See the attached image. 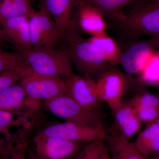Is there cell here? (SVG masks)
Masks as SVG:
<instances>
[{
  "label": "cell",
  "mask_w": 159,
  "mask_h": 159,
  "mask_svg": "<svg viewBox=\"0 0 159 159\" xmlns=\"http://www.w3.org/2000/svg\"><path fill=\"white\" fill-rule=\"evenodd\" d=\"M27 159H41L36 156L34 152H27Z\"/></svg>",
  "instance_id": "cell-30"
},
{
  "label": "cell",
  "mask_w": 159,
  "mask_h": 159,
  "mask_svg": "<svg viewBox=\"0 0 159 159\" xmlns=\"http://www.w3.org/2000/svg\"><path fill=\"white\" fill-rule=\"evenodd\" d=\"M157 49H158V52H159V43L157 47Z\"/></svg>",
  "instance_id": "cell-35"
},
{
  "label": "cell",
  "mask_w": 159,
  "mask_h": 159,
  "mask_svg": "<svg viewBox=\"0 0 159 159\" xmlns=\"http://www.w3.org/2000/svg\"><path fill=\"white\" fill-rule=\"evenodd\" d=\"M37 134L74 142L89 143L95 140L105 139L107 133L103 126L65 122L46 126Z\"/></svg>",
  "instance_id": "cell-7"
},
{
  "label": "cell",
  "mask_w": 159,
  "mask_h": 159,
  "mask_svg": "<svg viewBox=\"0 0 159 159\" xmlns=\"http://www.w3.org/2000/svg\"><path fill=\"white\" fill-rule=\"evenodd\" d=\"M35 11L30 3L10 0H3L0 2V20L2 23L18 16H25L29 18Z\"/></svg>",
  "instance_id": "cell-22"
},
{
  "label": "cell",
  "mask_w": 159,
  "mask_h": 159,
  "mask_svg": "<svg viewBox=\"0 0 159 159\" xmlns=\"http://www.w3.org/2000/svg\"><path fill=\"white\" fill-rule=\"evenodd\" d=\"M104 141L111 159H148L139 152L134 143L119 134H107Z\"/></svg>",
  "instance_id": "cell-17"
},
{
  "label": "cell",
  "mask_w": 159,
  "mask_h": 159,
  "mask_svg": "<svg viewBox=\"0 0 159 159\" xmlns=\"http://www.w3.org/2000/svg\"><path fill=\"white\" fill-rule=\"evenodd\" d=\"M33 142L34 153L41 159H70L87 144L39 134Z\"/></svg>",
  "instance_id": "cell-11"
},
{
  "label": "cell",
  "mask_w": 159,
  "mask_h": 159,
  "mask_svg": "<svg viewBox=\"0 0 159 159\" xmlns=\"http://www.w3.org/2000/svg\"><path fill=\"white\" fill-rule=\"evenodd\" d=\"M39 102L27 96L20 80L0 93V110L17 116H30L36 113Z\"/></svg>",
  "instance_id": "cell-12"
},
{
  "label": "cell",
  "mask_w": 159,
  "mask_h": 159,
  "mask_svg": "<svg viewBox=\"0 0 159 159\" xmlns=\"http://www.w3.org/2000/svg\"><path fill=\"white\" fill-rule=\"evenodd\" d=\"M107 149L104 139L95 140L86 144L70 159H102Z\"/></svg>",
  "instance_id": "cell-26"
},
{
  "label": "cell",
  "mask_w": 159,
  "mask_h": 159,
  "mask_svg": "<svg viewBox=\"0 0 159 159\" xmlns=\"http://www.w3.org/2000/svg\"><path fill=\"white\" fill-rule=\"evenodd\" d=\"M93 6L102 15L107 24L120 14L122 9L135 0H83Z\"/></svg>",
  "instance_id": "cell-20"
},
{
  "label": "cell",
  "mask_w": 159,
  "mask_h": 159,
  "mask_svg": "<svg viewBox=\"0 0 159 159\" xmlns=\"http://www.w3.org/2000/svg\"><path fill=\"white\" fill-rule=\"evenodd\" d=\"M128 83L125 75L112 67L96 80L98 96L102 102L108 104L112 112L122 103Z\"/></svg>",
  "instance_id": "cell-9"
},
{
  "label": "cell",
  "mask_w": 159,
  "mask_h": 159,
  "mask_svg": "<svg viewBox=\"0 0 159 159\" xmlns=\"http://www.w3.org/2000/svg\"><path fill=\"white\" fill-rule=\"evenodd\" d=\"M65 46L75 69L80 75L97 80L113 66L104 59L99 49L72 22L65 34Z\"/></svg>",
  "instance_id": "cell-1"
},
{
  "label": "cell",
  "mask_w": 159,
  "mask_h": 159,
  "mask_svg": "<svg viewBox=\"0 0 159 159\" xmlns=\"http://www.w3.org/2000/svg\"><path fill=\"white\" fill-rule=\"evenodd\" d=\"M72 21L81 32L92 36L107 34L108 25L102 14L83 0H79L74 9Z\"/></svg>",
  "instance_id": "cell-14"
},
{
  "label": "cell",
  "mask_w": 159,
  "mask_h": 159,
  "mask_svg": "<svg viewBox=\"0 0 159 159\" xmlns=\"http://www.w3.org/2000/svg\"><path fill=\"white\" fill-rule=\"evenodd\" d=\"M102 159H111L110 156V154L109 153L107 149L105 152H104V154H103V156H102Z\"/></svg>",
  "instance_id": "cell-32"
},
{
  "label": "cell",
  "mask_w": 159,
  "mask_h": 159,
  "mask_svg": "<svg viewBox=\"0 0 159 159\" xmlns=\"http://www.w3.org/2000/svg\"><path fill=\"white\" fill-rule=\"evenodd\" d=\"M10 70L32 71L21 53L15 51L9 52L0 47V74Z\"/></svg>",
  "instance_id": "cell-23"
},
{
  "label": "cell",
  "mask_w": 159,
  "mask_h": 159,
  "mask_svg": "<svg viewBox=\"0 0 159 159\" xmlns=\"http://www.w3.org/2000/svg\"><path fill=\"white\" fill-rule=\"evenodd\" d=\"M32 72V71L10 70L0 74V93Z\"/></svg>",
  "instance_id": "cell-28"
},
{
  "label": "cell",
  "mask_w": 159,
  "mask_h": 159,
  "mask_svg": "<svg viewBox=\"0 0 159 159\" xmlns=\"http://www.w3.org/2000/svg\"><path fill=\"white\" fill-rule=\"evenodd\" d=\"M29 23L32 49L52 48L62 44L64 33L43 8L30 16Z\"/></svg>",
  "instance_id": "cell-5"
},
{
  "label": "cell",
  "mask_w": 159,
  "mask_h": 159,
  "mask_svg": "<svg viewBox=\"0 0 159 159\" xmlns=\"http://www.w3.org/2000/svg\"><path fill=\"white\" fill-rule=\"evenodd\" d=\"M27 96L40 101L46 100L66 93V86L62 78L43 76L32 72L20 80Z\"/></svg>",
  "instance_id": "cell-10"
},
{
  "label": "cell",
  "mask_w": 159,
  "mask_h": 159,
  "mask_svg": "<svg viewBox=\"0 0 159 159\" xmlns=\"http://www.w3.org/2000/svg\"><path fill=\"white\" fill-rule=\"evenodd\" d=\"M29 143L28 137L4 140L0 143V159H27Z\"/></svg>",
  "instance_id": "cell-21"
},
{
  "label": "cell",
  "mask_w": 159,
  "mask_h": 159,
  "mask_svg": "<svg viewBox=\"0 0 159 159\" xmlns=\"http://www.w3.org/2000/svg\"><path fill=\"white\" fill-rule=\"evenodd\" d=\"M119 38L150 36L159 39V3H149L122 11L109 23Z\"/></svg>",
  "instance_id": "cell-2"
},
{
  "label": "cell",
  "mask_w": 159,
  "mask_h": 159,
  "mask_svg": "<svg viewBox=\"0 0 159 159\" xmlns=\"http://www.w3.org/2000/svg\"><path fill=\"white\" fill-rule=\"evenodd\" d=\"M3 141V140H0V143Z\"/></svg>",
  "instance_id": "cell-36"
},
{
  "label": "cell",
  "mask_w": 159,
  "mask_h": 159,
  "mask_svg": "<svg viewBox=\"0 0 159 159\" xmlns=\"http://www.w3.org/2000/svg\"><path fill=\"white\" fill-rule=\"evenodd\" d=\"M2 1H3V0H0V2H2Z\"/></svg>",
  "instance_id": "cell-37"
},
{
  "label": "cell",
  "mask_w": 159,
  "mask_h": 159,
  "mask_svg": "<svg viewBox=\"0 0 159 159\" xmlns=\"http://www.w3.org/2000/svg\"><path fill=\"white\" fill-rule=\"evenodd\" d=\"M150 159H159V155L156 156Z\"/></svg>",
  "instance_id": "cell-33"
},
{
  "label": "cell",
  "mask_w": 159,
  "mask_h": 159,
  "mask_svg": "<svg viewBox=\"0 0 159 159\" xmlns=\"http://www.w3.org/2000/svg\"><path fill=\"white\" fill-rule=\"evenodd\" d=\"M64 80L69 96L87 109L99 111L102 101L97 93L96 80L74 72Z\"/></svg>",
  "instance_id": "cell-8"
},
{
  "label": "cell",
  "mask_w": 159,
  "mask_h": 159,
  "mask_svg": "<svg viewBox=\"0 0 159 159\" xmlns=\"http://www.w3.org/2000/svg\"><path fill=\"white\" fill-rule=\"evenodd\" d=\"M21 53L27 64L35 74L64 80L73 72L70 57L62 43L59 48L31 49Z\"/></svg>",
  "instance_id": "cell-3"
},
{
  "label": "cell",
  "mask_w": 159,
  "mask_h": 159,
  "mask_svg": "<svg viewBox=\"0 0 159 159\" xmlns=\"http://www.w3.org/2000/svg\"><path fill=\"white\" fill-rule=\"evenodd\" d=\"M16 115L8 111L0 110V140L7 141L13 139L17 134H12L9 129L12 126L19 127L24 125L22 120Z\"/></svg>",
  "instance_id": "cell-25"
},
{
  "label": "cell",
  "mask_w": 159,
  "mask_h": 159,
  "mask_svg": "<svg viewBox=\"0 0 159 159\" xmlns=\"http://www.w3.org/2000/svg\"><path fill=\"white\" fill-rule=\"evenodd\" d=\"M112 113L119 134L129 140L140 130L142 122L129 103L122 102Z\"/></svg>",
  "instance_id": "cell-16"
},
{
  "label": "cell",
  "mask_w": 159,
  "mask_h": 159,
  "mask_svg": "<svg viewBox=\"0 0 159 159\" xmlns=\"http://www.w3.org/2000/svg\"><path fill=\"white\" fill-rule=\"evenodd\" d=\"M134 144L139 152L145 157L159 155V129L157 120L146 124Z\"/></svg>",
  "instance_id": "cell-18"
},
{
  "label": "cell",
  "mask_w": 159,
  "mask_h": 159,
  "mask_svg": "<svg viewBox=\"0 0 159 159\" xmlns=\"http://www.w3.org/2000/svg\"><path fill=\"white\" fill-rule=\"evenodd\" d=\"M3 42L9 44L15 51L21 52L32 49L29 18L25 16L11 18L2 23Z\"/></svg>",
  "instance_id": "cell-13"
},
{
  "label": "cell",
  "mask_w": 159,
  "mask_h": 159,
  "mask_svg": "<svg viewBox=\"0 0 159 159\" xmlns=\"http://www.w3.org/2000/svg\"><path fill=\"white\" fill-rule=\"evenodd\" d=\"M89 40L99 49L104 59L112 66L119 64L121 51L119 44L107 34L92 36Z\"/></svg>",
  "instance_id": "cell-19"
},
{
  "label": "cell",
  "mask_w": 159,
  "mask_h": 159,
  "mask_svg": "<svg viewBox=\"0 0 159 159\" xmlns=\"http://www.w3.org/2000/svg\"><path fill=\"white\" fill-rule=\"evenodd\" d=\"M121 51L119 65L129 75L139 74L156 49L153 39L119 38Z\"/></svg>",
  "instance_id": "cell-6"
},
{
  "label": "cell",
  "mask_w": 159,
  "mask_h": 159,
  "mask_svg": "<svg viewBox=\"0 0 159 159\" xmlns=\"http://www.w3.org/2000/svg\"><path fill=\"white\" fill-rule=\"evenodd\" d=\"M134 110L159 109V95L147 92L137 94L129 102Z\"/></svg>",
  "instance_id": "cell-27"
},
{
  "label": "cell",
  "mask_w": 159,
  "mask_h": 159,
  "mask_svg": "<svg viewBox=\"0 0 159 159\" xmlns=\"http://www.w3.org/2000/svg\"><path fill=\"white\" fill-rule=\"evenodd\" d=\"M157 123L159 129V118H158L157 119Z\"/></svg>",
  "instance_id": "cell-34"
},
{
  "label": "cell",
  "mask_w": 159,
  "mask_h": 159,
  "mask_svg": "<svg viewBox=\"0 0 159 159\" xmlns=\"http://www.w3.org/2000/svg\"><path fill=\"white\" fill-rule=\"evenodd\" d=\"M152 3H159V0H135L129 5L131 6L130 10L142 5Z\"/></svg>",
  "instance_id": "cell-29"
},
{
  "label": "cell",
  "mask_w": 159,
  "mask_h": 159,
  "mask_svg": "<svg viewBox=\"0 0 159 159\" xmlns=\"http://www.w3.org/2000/svg\"><path fill=\"white\" fill-rule=\"evenodd\" d=\"M139 81L159 88V52H154L139 74Z\"/></svg>",
  "instance_id": "cell-24"
},
{
  "label": "cell",
  "mask_w": 159,
  "mask_h": 159,
  "mask_svg": "<svg viewBox=\"0 0 159 159\" xmlns=\"http://www.w3.org/2000/svg\"><path fill=\"white\" fill-rule=\"evenodd\" d=\"M45 109L65 122L104 126L103 115L83 107L66 93L44 101Z\"/></svg>",
  "instance_id": "cell-4"
},
{
  "label": "cell",
  "mask_w": 159,
  "mask_h": 159,
  "mask_svg": "<svg viewBox=\"0 0 159 159\" xmlns=\"http://www.w3.org/2000/svg\"><path fill=\"white\" fill-rule=\"evenodd\" d=\"M79 0H40V7L52 18L65 34L70 25L74 9Z\"/></svg>",
  "instance_id": "cell-15"
},
{
  "label": "cell",
  "mask_w": 159,
  "mask_h": 159,
  "mask_svg": "<svg viewBox=\"0 0 159 159\" xmlns=\"http://www.w3.org/2000/svg\"><path fill=\"white\" fill-rule=\"evenodd\" d=\"M2 29V22L0 20V47L2 48L3 46H5V44L3 42L2 36V29Z\"/></svg>",
  "instance_id": "cell-31"
}]
</instances>
